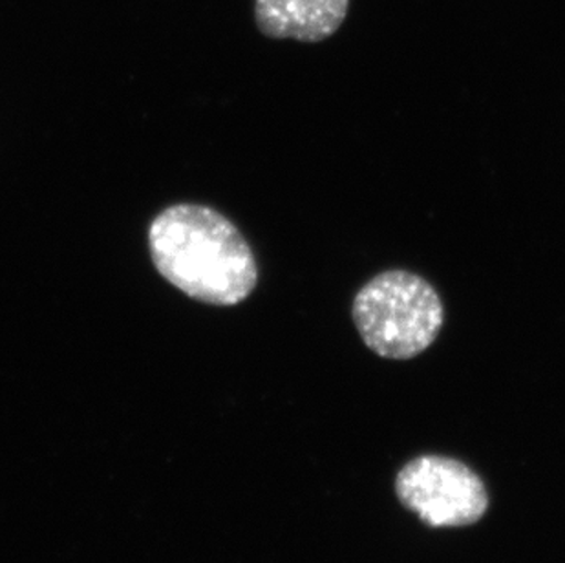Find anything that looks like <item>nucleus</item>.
Listing matches in <instances>:
<instances>
[{
    "label": "nucleus",
    "instance_id": "f257e3e1",
    "mask_svg": "<svg viewBox=\"0 0 565 563\" xmlns=\"http://www.w3.org/2000/svg\"><path fill=\"white\" fill-rule=\"evenodd\" d=\"M147 242L156 272L196 302L238 306L258 284V264L246 236L209 205H169L150 222Z\"/></svg>",
    "mask_w": 565,
    "mask_h": 563
},
{
    "label": "nucleus",
    "instance_id": "f03ea898",
    "mask_svg": "<svg viewBox=\"0 0 565 563\" xmlns=\"http://www.w3.org/2000/svg\"><path fill=\"white\" fill-rule=\"evenodd\" d=\"M353 325L383 359L408 361L438 339L445 306L430 282L405 269L384 272L353 298Z\"/></svg>",
    "mask_w": 565,
    "mask_h": 563
},
{
    "label": "nucleus",
    "instance_id": "20e7f679",
    "mask_svg": "<svg viewBox=\"0 0 565 563\" xmlns=\"http://www.w3.org/2000/svg\"><path fill=\"white\" fill-rule=\"evenodd\" d=\"M350 0H255L256 28L269 39L322 43L347 21Z\"/></svg>",
    "mask_w": 565,
    "mask_h": 563
},
{
    "label": "nucleus",
    "instance_id": "7ed1b4c3",
    "mask_svg": "<svg viewBox=\"0 0 565 563\" xmlns=\"http://www.w3.org/2000/svg\"><path fill=\"white\" fill-rule=\"evenodd\" d=\"M401 503L430 527H465L489 509L486 485L467 465L450 457L422 456L395 481Z\"/></svg>",
    "mask_w": 565,
    "mask_h": 563
}]
</instances>
